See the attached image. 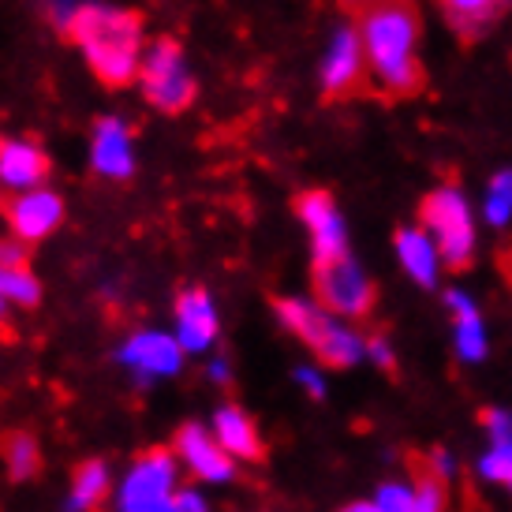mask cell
Wrapping results in <instances>:
<instances>
[{
	"mask_svg": "<svg viewBox=\"0 0 512 512\" xmlns=\"http://www.w3.org/2000/svg\"><path fill=\"white\" fill-rule=\"evenodd\" d=\"M0 214L12 225V232L23 243H38L49 232H57L64 221V199L57 191H19V195H0Z\"/></svg>",
	"mask_w": 512,
	"mask_h": 512,
	"instance_id": "10",
	"label": "cell"
},
{
	"mask_svg": "<svg viewBox=\"0 0 512 512\" xmlns=\"http://www.w3.org/2000/svg\"><path fill=\"white\" fill-rule=\"evenodd\" d=\"M296 382L303 385V389H307V393H311L314 400L326 397V382H322V378H318V374H314L311 367H299L296 370Z\"/></svg>",
	"mask_w": 512,
	"mask_h": 512,
	"instance_id": "27",
	"label": "cell"
},
{
	"mask_svg": "<svg viewBox=\"0 0 512 512\" xmlns=\"http://www.w3.org/2000/svg\"><path fill=\"white\" fill-rule=\"evenodd\" d=\"M367 352H370V359H374V363H378V367L382 370H389V374H397V359H393V348H389V344H385V337L382 333H370L367 341Z\"/></svg>",
	"mask_w": 512,
	"mask_h": 512,
	"instance_id": "26",
	"label": "cell"
},
{
	"mask_svg": "<svg viewBox=\"0 0 512 512\" xmlns=\"http://www.w3.org/2000/svg\"><path fill=\"white\" fill-rule=\"evenodd\" d=\"M419 221L434 236V251L445 258L453 273L471 270L475 262V228H471L468 202L453 187H438L419 199Z\"/></svg>",
	"mask_w": 512,
	"mask_h": 512,
	"instance_id": "4",
	"label": "cell"
},
{
	"mask_svg": "<svg viewBox=\"0 0 512 512\" xmlns=\"http://www.w3.org/2000/svg\"><path fill=\"white\" fill-rule=\"evenodd\" d=\"M445 23L464 45L479 42L486 30L509 12V0H438Z\"/></svg>",
	"mask_w": 512,
	"mask_h": 512,
	"instance_id": "17",
	"label": "cell"
},
{
	"mask_svg": "<svg viewBox=\"0 0 512 512\" xmlns=\"http://www.w3.org/2000/svg\"><path fill=\"white\" fill-rule=\"evenodd\" d=\"M120 363L139 378V385H150L157 378H172L180 363H184V348L169 333H157V329H143L124 341L120 348Z\"/></svg>",
	"mask_w": 512,
	"mask_h": 512,
	"instance_id": "11",
	"label": "cell"
},
{
	"mask_svg": "<svg viewBox=\"0 0 512 512\" xmlns=\"http://www.w3.org/2000/svg\"><path fill=\"white\" fill-rule=\"evenodd\" d=\"M479 419H483V427L490 430V441H494V445H512V415L509 412L486 408V412H479Z\"/></svg>",
	"mask_w": 512,
	"mask_h": 512,
	"instance_id": "25",
	"label": "cell"
},
{
	"mask_svg": "<svg viewBox=\"0 0 512 512\" xmlns=\"http://www.w3.org/2000/svg\"><path fill=\"white\" fill-rule=\"evenodd\" d=\"M393 243H397L400 262H404V270L412 273L415 285L434 288V281H438V251H434V243L427 240V232H423V228H419V232H415V228H397Z\"/></svg>",
	"mask_w": 512,
	"mask_h": 512,
	"instance_id": "18",
	"label": "cell"
},
{
	"mask_svg": "<svg viewBox=\"0 0 512 512\" xmlns=\"http://www.w3.org/2000/svg\"><path fill=\"white\" fill-rule=\"evenodd\" d=\"M352 27L367 49L370 75L385 98H415L427 90V72L415 53L423 34V15L415 0H359L352 8Z\"/></svg>",
	"mask_w": 512,
	"mask_h": 512,
	"instance_id": "1",
	"label": "cell"
},
{
	"mask_svg": "<svg viewBox=\"0 0 512 512\" xmlns=\"http://www.w3.org/2000/svg\"><path fill=\"white\" fill-rule=\"evenodd\" d=\"M214 438L221 441L232 460H251L258 464L266 456V445H262V434H258L255 419L243 412L240 404H221L214 415Z\"/></svg>",
	"mask_w": 512,
	"mask_h": 512,
	"instance_id": "15",
	"label": "cell"
},
{
	"mask_svg": "<svg viewBox=\"0 0 512 512\" xmlns=\"http://www.w3.org/2000/svg\"><path fill=\"white\" fill-rule=\"evenodd\" d=\"M210 378H214V382H228V363H225V359H217L214 367H210Z\"/></svg>",
	"mask_w": 512,
	"mask_h": 512,
	"instance_id": "32",
	"label": "cell"
},
{
	"mask_svg": "<svg viewBox=\"0 0 512 512\" xmlns=\"http://www.w3.org/2000/svg\"><path fill=\"white\" fill-rule=\"evenodd\" d=\"M449 307H453V322H456V352L468 359V363H479L486 356V341H483V318H479V307L471 303L464 292H449Z\"/></svg>",
	"mask_w": 512,
	"mask_h": 512,
	"instance_id": "19",
	"label": "cell"
},
{
	"mask_svg": "<svg viewBox=\"0 0 512 512\" xmlns=\"http://www.w3.org/2000/svg\"><path fill=\"white\" fill-rule=\"evenodd\" d=\"M359 94H374L370 86V60L359 42L356 27H341L333 34L326 60H322V98L348 101Z\"/></svg>",
	"mask_w": 512,
	"mask_h": 512,
	"instance_id": "7",
	"label": "cell"
},
{
	"mask_svg": "<svg viewBox=\"0 0 512 512\" xmlns=\"http://www.w3.org/2000/svg\"><path fill=\"white\" fill-rule=\"evenodd\" d=\"M311 285L318 307L329 311L333 318L337 314L341 318H367L374 311V303H378V285L359 270V262L352 255L314 262Z\"/></svg>",
	"mask_w": 512,
	"mask_h": 512,
	"instance_id": "6",
	"label": "cell"
},
{
	"mask_svg": "<svg viewBox=\"0 0 512 512\" xmlns=\"http://www.w3.org/2000/svg\"><path fill=\"white\" fill-rule=\"evenodd\" d=\"M0 456H4V468L12 475V483H27L38 475L42 468V449H38V441L23 434V430H12L4 445H0Z\"/></svg>",
	"mask_w": 512,
	"mask_h": 512,
	"instance_id": "21",
	"label": "cell"
},
{
	"mask_svg": "<svg viewBox=\"0 0 512 512\" xmlns=\"http://www.w3.org/2000/svg\"><path fill=\"white\" fill-rule=\"evenodd\" d=\"M45 8H49V15L57 19V27H64L68 19H72V12L79 8V4H72V0H42Z\"/></svg>",
	"mask_w": 512,
	"mask_h": 512,
	"instance_id": "30",
	"label": "cell"
},
{
	"mask_svg": "<svg viewBox=\"0 0 512 512\" xmlns=\"http://www.w3.org/2000/svg\"><path fill=\"white\" fill-rule=\"evenodd\" d=\"M150 512H180V509H176V498H172V501H161V505H154Z\"/></svg>",
	"mask_w": 512,
	"mask_h": 512,
	"instance_id": "34",
	"label": "cell"
},
{
	"mask_svg": "<svg viewBox=\"0 0 512 512\" xmlns=\"http://www.w3.org/2000/svg\"><path fill=\"white\" fill-rule=\"evenodd\" d=\"M64 38L83 49L90 72L105 86H128L143 68V15L135 8L79 4L64 23Z\"/></svg>",
	"mask_w": 512,
	"mask_h": 512,
	"instance_id": "2",
	"label": "cell"
},
{
	"mask_svg": "<svg viewBox=\"0 0 512 512\" xmlns=\"http://www.w3.org/2000/svg\"><path fill=\"white\" fill-rule=\"evenodd\" d=\"M176 498V460L165 449L143 453L120 483L116 509L120 512H150L161 501Z\"/></svg>",
	"mask_w": 512,
	"mask_h": 512,
	"instance_id": "8",
	"label": "cell"
},
{
	"mask_svg": "<svg viewBox=\"0 0 512 512\" xmlns=\"http://www.w3.org/2000/svg\"><path fill=\"white\" fill-rule=\"evenodd\" d=\"M509 214H512V202L498 199V195H490V199H486V217H490L494 225H505Z\"/></svg>",
	"mask_w": 512,
	"mask_h": 512,
	"instance_id": "29",
	"label": "cell"
},
{
	"mask_svg": "<svg viewBox=\"0 0 512 512\" xmlns=\"http://www.w3.org/2000/svg\"><path fill=\"white\" fill-rule=\"evenodd\" d=\"M176 509L180 512H210L206 509V498L199 490H176Z\"/></svg>",
	"mask_w": 512,
	"mask_h": 512,
	"instance_id": "28",
	"label": "cell"
},
{
	"mask_svg": "<svg viewBox=\"0 0 512 512\" xmlns=\"http://www.w3.org/2000/svg\"><path fill=\"white\" fill-rule=\"evenodd\" d=\"M176 453L191 468V475H199L206 483H228L232 471H236L232 468V456L221 449V441L210 430H202L199 423L180 427V434H176Z\"/></svg>",
	"mask_w": 512,
	"mask_h": 512,
	"instance_id": "12",
	"label": "cell"
},
{
	"mask_svg": "<svg viewBox=\"0 0 512 512\" xmlns=\"http://www.w3.org/2000/svg\"><path fill=\"white\" fill-rule=\"evenodd\" d=\"M0 322H4V296H0Z\"/></svg>",
	"mask_w": 512,
	"mask_h": 512,
	"instance_id": "35",
	"label": "cell"
},
{
	"mask_svg": "<svg viewBox=\"0 0 512 512\" xmlns=\"http://www.w3.org/2000/svg\"><path fill=\"white\" fill-rule=\"evenodd\" d=\"M90 161H94V172L105 176V180H128L131 172H135L131 135H128V124L120 116H101V120H94Z\"/></svg>",
	"mask_w": 512,
	"mask_h": 512,
	"instance_id": "13",
	"label": "cell"
},
{
	"mask_svg": "<svg viewBox=\"0 0 512 512\" xmlns=\"http://www.w3.org/2000/svg\"><path fill=\"white\" fill-rule=\"evenodd\" d=\"M139 86H143L146 101L161 109V113H184L187 105L195 101L199 86L187 72V57H184V45L176 38H157L150 49L143 53V68H139Z\"/></svg>",
	"mask_w": 512,
	"mask_h": 512,
	"instance_id": "5",
	"label": "cell"
},
{
	"mask_svg": "<svg viewBox=\"0 0 512 512\" xmlns=\"http://www.w3.org/2000/svg\"><path fill=\"white\" fill-rule=\"evenodd\" d=\"M4 143H8V139H0V154H4Z\"/></svg>",
	"mask_w": 512,
	"mask_h": 512,
	"instance_id": "36",
	"label": "cell"
},
{
	"mask_svg": "<svg viewBox=\"0 0 512 512\" xmlns=\"http://www.w3.org/2000/svg\"><path fill=\"white\" fill-rule=\"evenodd\" d=\"M483 475L494 479V483L512 486V445H494V449L483 456Z\"/></svg>",
	"mask_w": 512,
	"mask_h": 512,
	"instance_id": "23",
	"label": "cell"
},
{
	"mask_svg": "<svg viewBox=\"0 0 512 512\" xmlns=\"http://www.w3.org/2000/svg\"><path fill=\"white\" fill-rule=\"evenodd\" d=\"M296 217L307 225L314 243V262H329V258L348 255V236H344V221L337 214V202L326 187H311V191H299L292 199Z\"/></svg>",
	"mask_w": 512,
	"mask_h": 512,
	"instance_id": "9",
	"label": "cell"
},
{
	"mask_svg": "<svg viewBox=\"0 0 512 512\" xmlns=\"http://www.w3.org/2000/svg\"><path fill=\"white\" fill-rule=\"evenodd\" d=\"M109 494V464L105 460H83L72 475V490H68V512H94L101 498Z\"/></svg>",
	"mask_w": 512,
	"mask_h": 512,
	"instance_id": "20",
	"label": "cell"
},
{
	"mask_svg": "<svg viewBox=\"0 0 512 512\" xmlns=\"http://www.w3.org/2000/svg\"><path fill=\"white\" fill-rule=\"evenodd\" d=\"M176 341L184 352H206L217 341V311L206 288H184L176 299Z\"/></svg>",
	"mask_w": 512,
	"mask_h": 512,
	"instance_id": "14",
	"label": "cell"
},
{
	"mask_svg": "<svg viewBox=\"0 0 512 512\" xmlns=\"http://www.w3.org/2000/svg\"><path fill=\"white\" fill-rule=\"evenodd\" d=\"M382 512H412L415 505V494L408 490V486H400V483H389L378 490V501H374Z\"/></svg>",
	"mask_w": 512,
	"mask_h": 512,
	"instance_id": "24",
	"label": "cell"
},
{
	"mask_svg": "<svg viewBox=\"0 0 512 512\" xmlns=\"http://www.w3.org/2000/svg\"><path fill=\"white\" fill-rule=\"evenodd\" d=\"M341 512H382V509H378L374 501H356V505H344Z\"/></svg>",
	"mask_w": 512,
	"mask_h": 512,
	"instance_id": "33",
	"label": "cell"
},
{
	"mask_svg": "<svg viewBox=\"0 0 512 512\" xmlns=\"http://www.w3.org/2000/svg\"><path fill=\"white\" fill-rule=\"evenodd\" d=\"M273 311L281 318V326H285L292 337H299V341L307 344L326 367L348 370V367H356L359 356L367 352V344L359 341L348 326H341L329 311H322L318 303L281 296V299H273Z\"/></svg>",
	"mask_w": 512,
	"mask_h": 512,
	"instance_id": "3",
	"label": "cell"
},
{
	"mask_svg": "<svg viewBox=\"0 0 512 512\" xmlns=\"http://www.w3.org/2000/svg\"><path fill=\"white\" fill-rule=\"evenodd\" d=\"M0 296L15 307H34L42 299V281L30 273V266H0Z\"/></svg>",
	"mask_w": 512,
	"mask_h": 512,
	"instance_id": "22",
	"label": "cell"
},
{
	"mask_svg": "<svg viewBox=\"0 0 512 512\" xmlns=\"http://www.w3.org/2000/svg\"><path fill=\"white\" fill-rule=\"evenodd\" d=\"M49 157H45L42 146L23 143V139H8L4 143V154H0V184L8 191H23V187H38L49 180Z\"/></svg>",
	"mask_w": 512,
	"mask_h": 512,
	"instance_id": "16",
	"label": "cell"
},
{
	"mask_svg": "<svg viewBox=\"0 0 512 512\" xmlns=\"http://www.w3.org/2000/svg\"><path fill=\"white\" fill-rule=\"evenodd\" d=\"M490 195H498V199L512 202V172H501V176H494V184H490Z\"/></svg>",
	"mask_w": 512,
	"mask_h": 512,
	"instance_id": "31",
	"label": "cell"
}]
</instances>
